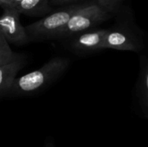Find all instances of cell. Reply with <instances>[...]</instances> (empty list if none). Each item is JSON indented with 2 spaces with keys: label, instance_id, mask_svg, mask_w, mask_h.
I'll return each instance as SVG.
<instances>
[{
  "label": "cell",
  "instance_id": "cell-11",
  "mask_svg": "<svg viewBox=\"0 0 148 147\" xmlns=\"http://www.w3.org/2000/svg\"><path fill=\"white\" fill-rule=\"evenodd\" d=\"M0 53L10 56H13L16 54L11 50L9 42H7L6 38L4 37L1 30H0Z\"/></svg>",
  "mask_w": 148,
  "mask_h": 147
},
{
  "label": "cell",
  "instance_id": "cell-4",
  "mask_svg": "<svg viewBox=\"0 0 148 147\" xmlns=\"http://www.w3.org/2000/svg\"><path fill=\"white\" fill-rule=\"evenodd\" d=\"M0 16V30L9 43L25 45L30 42L25 27L23 26L18 10L14 7H2Z\"/></svg>",
  "mask_w": 148,
  "mask_h": 147
},
{
  "label": "cell",
  "instance_id": "cell-15",
  "mask_svg": "<svg viewBox=\"0 0 148 147\" xmlns=\"http://www.w3.org/2000/svg\"><path fill=\"white\" fill-rule=\"evenodd\" d=\"M44 147H56L54 141L52 140L51 138H47L45 144H44Z\"/></svg>",
  "mask_w": 148,
  "mask_h": 147
},
{
  "label": "cell",
  "instance_id": "cell-10",
  "mask_svg": "<svg viewBox=\"0 0 148 147\" xmlns=\"http://www.w3.org/2000/svg\"><path fill=\"white\" fill-rule=\"evenodd\" d=\"M123 2L124 0H97L98 4L113 14H114Z\"/></svg>",
  "mask_w": 148,
  "mask_h": 147
},
{
  "label": "cell",
  "instance_id": "cell-7",
  "mask_svg": "<svg viewBox=\"0 0 148 147\" xmlns=\"http://www.w3.org/2000/svg\"><path fill=\"white\" fill-rule=\"evenodd\" d=\"M24 62L20 55L10 62L0 65V100L5 97L16 75L21 70Z\"/></svg>",
  "mask_w": 148,
  "mask_h": 147
},
{
  "label": "cell",
  "instance_id": "cell-12",
  "mask_svg": "<svg viewBox=\"0 0 148 147\" xmlns=\"http://www.w3.org/2000/svg\"><path fill=\"white\" fill-rule=\"evenodd\" d=\"M23 0H0L1 7H14L16 8Z\"/></svg>",
  "mask_w": 148,
  "mask_h": 147
},
{
  "label": "cell",
  "instance_id": "cell-6",
  "mask_svg": "<svg viewBox=\"0 0 148 147\" xmlns=\"http://www.w3.org/2000/svg\"><path fill=\"white\" fill-rule=\"evenodd\" d=\"M108 29L84 32L74 38L72 47L80 52H94L102 49V44Z\"/></svg>",
  "mask_w": 148,
  "mask_h": 147
},
{
  "label": "cell",
  "instance_id": "cell-9",
  "mask_svg": "<svg viewBox=\"0 0 148 147\" xmlns=\"http://www.w3.org/2000/svg\"><path fill=\"white\" fill-rule=\"evenodd\" d=\"M50 0H23L16 9L20 14L27 16H35L42 13L47 8Z\"/></svg>",
  "mask_w": 148,
  "mask_h": 147
},
{
  "label": "cell",
  "instance_id": "cell-1",
  "mask_svg": "<svg viewBox=\"0 0 148 147\" xmlns=\"http://www.w3.org/2000/svg\"><path fill=\"white\" fill-rule=\"evenodd\" d=\"M69 59L56 56L40 68L16 77L5 97L17 98L35 94L57 80L69 66Z\"/></svg>",
  "mask_w": 148,
  "mask_h": 147
},
{
  "label": "cell",
  "instance_id": "cell-8",
  "mask_svg": "<svg viewBox=\"0 0 148 147\" xmlns=\"http://www.w3.org/2000/svg\"><path fill=\"white\" fill-rule=\"evenodd\" d=\"M138 96L144 115L148 119V58L140 62V71L138 81Z\"/></svg>",
  "mask_w": 148,
  "mask_h": 147
},
{
  "label": "cell",
  "instance_id": "cell-13",
  "mask_svg": "<svg viewBox=\"0 0 148 147\" xmlns=\"http://www.w3.org/2000/svg\"><path fill=\"white\" fill-rule=\"evenodd\" d=\"M80 1H85V0H50L51 3L56 5H64V4H72Z\"/></svg>",
  "mask_w": 148,
  "mask_h": 147
},
{
  "label": "cell",
  "instance_id": "cell-5",
  "mask_svg": "<svg viewBox=\"0 0 148 147\" xmlns=\"http://www.w3.org/2000/svg\"><path fill=\"white\" fill-rule=\"evenodd\" d=\"M140 49V42L130 31L125 29H108L104 37L102 49L137 52Z\"/></svg>",
  "mask_w": 148,
  "mask_h": 147
},
{
  "label": "cell",
  "instance_id": "cell-2",
  "mask_svg": "<svg viewBox=\"0 0 148 147\" xmlns=\"http://www.w3.org/2000/svg\"><path fill=\"white\" fill-rule=\"evenodd\" d=\"M81 6L78 4H71L67 8L60 10L26 26L25 29L30 42L59 37L72 15Z\"/></svg>",
  "mask_w": 148,
  "mask_h": 147
},
{
  "label": "cell",
  "instance_id": "cell-14",
  "mask_svg": "<svg viewBox=\"0 0 148 147\" xmlns=\"http://www.w3.org/2000/svg\"><path fill=\"white\" fill-rule=\"evenodd\" d=\"M17 54H15L13 56H10V55H3L2 53H0V65H3L4 63H7L9 62H10L11 60H13L16 56Z\"/></svg>",
  "mask_w": 148,
  "mask_h": 147
},
{
  "label": "cell",
  "instance_id": "cell-3",
  "mask_svg": "<svg viewBox=\"0 0 148 147\" xmlns=\"http://www.w3.org/2000/svg\"><path fill=\"white\" fill-rule=\"evenodd\" d=\"M114 14L96 3L82 5L70 17L59 37H69L84 32L108 20Z\"/></svg>",
  "mask_w": 148,
  "mask_h": 147
}]
</instances>
